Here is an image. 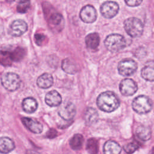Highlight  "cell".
Instances as JSON below:
<instances>
[{
	"mask_svg": "<svg viewBox=\"0 0 154 154\" xmlns=\"http://www.w3.org/2000/svg\"><path fill=\"white\" fill-rule=\"evenodd\" d=\"M98 108L106 112H111L117 109L120 106V100L114 93L110 91L100 93L97 98Z\"/></svg>",
	"mask_w": 154,
	"mask_h": 154,
	"instance_id": "cell-1",
	"label": "cell"
},
{
	"mask_svg": "<svg viewBox=\"0 0 154 154\" xmlns=\"http://www.w3.org/2000/svg\"><path fill=\"white\" fill-rule=\"evenodd\" d=\"M124 28L129 35L133 38H137L142 35L144 25L138 18L132 17L124 21Z\"/></svg>",
	"mask_w": 154,
	"mask_h": 154,
	"instance_id": "cell-2",
	"label": "cell"
},
{
	"mask_svg": "<svg viewBox=\"0 0 154 154\" xmlns=\"http://www.w3.org/2000/svg\"><path fill=\"white\" fill-rule=\"evenodd\" d=\"M125 37L119 34H111L108 35L104 40L105 48L111 52L116 53L123 49L126 46Z\"/></svg>",
	"mask_w": 154,
	"mask_h": 154,
	"instance_id": "cell-3",
	"label": "cell"
},
{
	"mask_svg": "<svg viewBox=\"0 0 154 154\" xmlns=\"http://www.w3.org/2000/svg\"><path fill=\"white\" fill-rule=\"evenodd\" d=\"M132 107L135 112L140 114L149 112L153 107L151 99L146 96L140 95L136 97L132 102Z\"/></svg>",
	"mask_w": 154,
	"mask_h": 154,
	"instance_id": "cell-4",
	"label": "cell"
},
{
	"mask_svg": "<svg viewBox=\"0 0 154 154\" xmlns=\"http://www.w3.org/2000/svg\"><path fill=\"white\" fill-rule=\"evenodd\" d=\"M1 83L7 90L14 91L17 90L20 86L21 79L17 74L13 72H7L1 77Z\"/></svg>",
	"mask_w": 154,
	"mask_h": 154,
	"instance_id": "cell-5",
	"label": "cell"
},
{
	"mask_svg": "<svg viewBox=\"0 0 154 154\" xmlns=\"http://www.w3.org/2000/svg\"><path fill=\"white\" fill-rule=\"evenodd\" d=\"M138 64L136 61L131 58H126L120 61L117 69L120 75L123 76L132 75L137 70Z\"/></svg>",
	"mask_w": 154,
	"mask_h": 154,
	"instance_id": "cell-6",
	"label": "cell"
},
{
	"mask_svg": "<svg viewBox=\"0 0 154 154\" xmlns=\"http://www.w3.org/2000/svg\"><path fill=\"white\" fill-rule=\"evenodd\" d=\"M76 112L75 105L71 102H64L58 108V115L65 120H71L75 117Z\"/></svg>",
	"mask_w": 154,
	"mask_h": 154,
	"instance_id": "cell-7",
	"label": "cell"
},
{
	"mask_svg": "<svg viewBox=\"0 0 154 154\" xmlns=\"http://www.w3.org/2000/svg\"><path fill=\"white\" fill-rule=\"evenodd\" d=\"M119 10L118 4L114 1H106L101 5L100 8V13L106 19H111L116 16Z\"/></svg>",
	"mask_w": 154,
	"mask_h": 154,
	"instance_id": "cell-8",
	"label": "cell"
},
{
	"mask_svg": "<svg viewBox=\"0 0 154 154\" xmlns=\"http://www.w3.org/2000/svg\"><path fill=\"white\" fill-rule=\"evenodd\" d=\"M119 90L120 93L125 96L134 95L138 90L137 84L131 78H125L120 83Z\"/></svg>",
	"mask_w": 154,
	"mask_h": 154,
	"instance_id": "cell-9",
	"label": "cell"
},
{
	"mask_svg": "<svg viewBox=\"0 0 154 154\" xmlns=\"http://www.w3.org/2000/svg\"><path fill=\"white\" fill-rule=\"evenodd\" d=\"M79 17L81 20L85 23H93L96 20L97 12L93 6L91 5H86L81 10Z\"/></svg>",
	"mask_w": 154,
	"mask_h": 154,
	"instance_id": "cell-10",
	"label": "cell"
},
{
	"mask_svg": "<svg viewBox=\"0 0 154 154\" xmlns=\"http://www.w3.org/2000/svg\"><path fill=\"white\" fill-rule=\"evenodd\" d=\"M28 29V25L22 19L14 20L10 25L9 33L13 37H19L23 34Z\"/></svg>",
	"mask_w": 154,
	"mask_h": 154,
	"instance_id": "cell-11",
	"label": "cell"
},
{
	"mask_svg": "<svg viewBox=\"0 0 154 154\" xmlns=\"http://www.w3.org/2000/svg\"><path fill=\"white\" fill-rule=\"evenodd\" d=\"M21 120L25 126L31 132L35 134H40L42 132L43 126L39 122L28 117H22Z\"/></svg>",
	"mask_w": 154,
	"mask_h": 154,
	"instance_id": "cell-12",
	"label": "cell"
},
{
	"mask_svg": "<svg viewBox=\"0 0 154 154\" xmlns=\"http://www.w3.org/2000/svg\"><path fill=\"white\" fill-rule=\"evenodd\" d=\"M45 102L49 106H58L62 102V98L60 94L56 90H52L48 92L45 96Z\"/></svg>",
	"mask_w": 154,
	"mask_h": 154,
	"instance_id": "cell-13",
	"label": "cell"
},
{
	"mask_svg": "<svg viewBox=\"0 0 154 154\" xmlns=\"http://www.w3.org/2000/svg\"><path fill=\"white\" fill-rule=\"evenodd\" d=\"M54 83L52 76L48 73H45L38 77L37 79V85L41 88L46 89L50 88Z\"/></svg>",
	"mask_w": 154,
	"mask_h": 154,
	"instance_id": "cell-14",
	"label": "cell"
},
{
	"mask_svg": "<svg viewBox=\"0 0 154 154\" xmlns=\"http://www.w3.org/2000/svg\"><path fill=\"white\" fill-rule=\"evenodd\" d=\"M22 106L25 112L31 114L34 112L37 109L38 103L34 98L29 97L23 100Z\"/></svg>",
	"mask_w": 154,
	"mask_h": 154,
	"instance_id": "cell-15",
	"label": "cell"
},
{
	"mask_svg": "<svg viewBox=\"0 0 154 154\" xmlns=\"http://www.w3.org/2000/svg\"><path fill=\"white\" fill-rule=\"evenodd\" d=\"M104 154H120L121 147L117 142L109 140L106 141L103 146Z\"/></svg>",
	"mask_w": 154,
	"mask_h": 154,
	"instance_id": "cell-16",
	"label": "cell"
},
{
	"mask_svg": "<svg viewBox=\"0 0 154 154\" xmlns=\"http://www.w3.org/2000/svg\"><path fill=\"white\" fill-rule=\"evenodd\" d=\"M15 147L13 141L8 137L0 138V153H8Z\"/></svg>",
	"mask_w": 154,
	"mask_h": 154,
	"instance_id": "cell-17",
	"label": "cell"
},
{
	"mask_svg": "<svg viewBox=\"0 0 154 154\" xmlns=\"http://www.w3.org/2000/svg\"><path fill=\"white\" fill-rule=\"evenodd\" d=\"M84 119L85 123L87 125H92L96 123L99 119V114L97 110L92 107H88L84 114Z\"/></svg>",
	"mask_w": 154,
	"mask_h": 154,
	"instance_id": "cell-18",
	"label": "cell"
},
{
	"mask_svg": "<svg viewBox=\"0 0 154 154\" xmlns=\"http://www.w3.org/2000/svg\"><path fill=\"white\" fill-rule=\"evenodd\" d=\"M86 46L91 49H96L100 43V37L96 32L88 34L85 39Z\"/></svg>",
	"mask_w": 154,
	"mask_h": 154,
	"instance_id": "cell-19",
	"label": "cell"
},
{
	"mask_svg": "<svg viewBox=\"0 0 154 154\" xmlns=\"http://www.w3.org/2000/svg\"><path fill=\"white\" fill-rule=\"evenodd\" d=\"M61 68L63 71L69 74H75L78 72L76 64L69 58H65L63 60Z\"/></svg>",
	"mask_w": 154,
	"mask_h": 154,
	"instance_id": "cell-20",
	"label": "cell"
},
{
	"mask_svg": "<svg viewBox=\"0 0 154 154\" xmlns=\"http://www.w3.org/2000/svg\"><path fill=\"white\" fill-rule=\"evenodd\" d=\"M136 134L141 140L147 141L150 138L152 132L150 128L141 125L137 128Z\"/></svg>",
	"mask_w": 154,
	"mask_h": 154,
	"instance_id": "cell-21",
	"label": "cell"
},
{
	"mask_svg": "<svg viewBox=\"0 0 154 154\" xmlns=\"http://www.w3.org/2000/svg\"><path fill=\"white\" fill-rule=\"evenodd\" d=\"M153 66L147 65L144 66L141 71V75L143 79L147 81L153 82L154 80V76H153Z\"/></svg>",
	"mask_w": 154,
	"mask_h": 154,
	"instance_id": "cell-22",
	"label": "cell"
},
{
	"mask_svg": "<svg viewBox=\"0 0 154 154\" xmlns=\"http://www.w3.org/2000/svg\"><path fill=\"white\" fill-rule=\"evenodd\" d=\"M84 142V138L81 134H75L70 140V146L73 150H79L81 148Z\"/></svg>",
	"mask_w": 154,
	"mask_h": 154,
	"instance_id": "cell-23",
	"label": "cell"
},
{
	"mask_svg": "<svg viewBox=\"0 0 154 154\" xmlns=\"http://www.w3.org/2000/svg\"><path fill=\"white\" fill-rule=\"evenodd\" d=\"M13 62L11 52L8 51H0V64L4 66H11Z\"/></svg>",
	"mask_w": 154,
	"mask_h": 154,
	"instance_id": "cell-24",
	"label": "cell"
},
{
	"mask_svg": "<svg viewBox=\"0 0 154 154\" xmlns=\"http://www.w3.org/2000/svg\"><path fill=\"white\" fill-rule=\"evenodd\" d=\"M63 20V16L57 12H54L52 13L49 18H48V23L50 25H52V26H60Z\"/></svg>",
	"mask_w": 154,
	"mask_h": 154,
	"instance_id": "cell-25",
	"label": "cell"
},
{
	"mask_svg": "<svg viewBox=\"0 0 154 154\" xmlns=\"http://www.w3.org/2000/svg\"><path fill=\"white\" fill-rule=\"evenodd\" d=\"M86 149L90 154H97L99 150L97 141L95 138H90L87 141Z\"/></svg>",
	"mask_w": 154,
	"mask_h": 154,
	"instance_id": "cell-26",
	"label": "cell"
},
{
	"mask_svg": "<svg viewBox=\"0 0 154 154\" xmlns=\"http://www.w3.org/2000/svg\"><path fill=\"white\" fill-rule=\"evenodd\" d=\"M25 54V50L21 48H17L13 51L11 52L13 61H19L24 57Z\"/></svg>",
	"mask_w": 154,
	"mask_h": 154,
	"instance_id": "cell-27",
	"label": "cell"
},
{
	"mask_svg": "<svg viewBox=\"0 0 154 154\" xmlns=\"http://www.w3.org/2000/svg\"><path fill=\"white\" fill-rule=\"evenodd\" d=\"M29 7V1H20L17 5V11L20 13H25L28 11Z\"/></svg>",
	"mask_w": 154,
	"mask_h": 154,
	"instance_id": "cell-28",
	"label": "cell"
},
{
	"mask_svg": "<svg viewBox=\"0 0 154 154\" xmlns=\"http://www.w3.org/2000/svg\"><path fill=\"white\" fill-rule=\"evenodd\" d=\"M139 147V146L135 143H129L124 146L125 151L128 153L131 154L137 150Z\"/></svg>",
	"mask_w": 154,
	"mask_h": 154,
	"instance_id": "cell-29",
	"label": "cell"
},
{
	"mask_svg": "<svg viewBox=\"0 0 154 154\" xmlns=\"http://www.w3.org/2000/svg\"><path fill=\"white\" fill-rule=\"evenodd\" d=\"M45 38V36L42 34H36L34 35L35 42L38 45H41L43 43Z\"/></svg>",
	"mask_w": 154,
	"mask_h": 154,
	"instance_id": "cell-30",
	"label": "cell"
},
{
	"mask_svg": "<svg viewBox=\"0 0 154 154\" xmlns=\"http://www.w3.org/2000/svg\"><path fill=\"white\" fill-rule=\"evenodd\" d=\"M46 137L49 138H53L57 136V132L54 129H50L46 134Z\"/></svg>",
	"mask_w": 154,
	"mask_h": 154,
	"instance_id": "cell-31",
	"label": "cell"
},
{
	"mask_svg": "<svg viewBox=\"0 0 154 154\" xmlns=\"http://www.w3.org/2000/svg\"><path fill=\"white\" fill-rule=\"evenodd\" d=\"M125 3L130 7H137L140 5L142 1H125Z\"/></svg>",
	"mask_w": 154,
	"mask_h": 154,
	"instance_id": "cell-32",
	"label": "cell"
},
{
	"mask_svg": "<svg viewBox=\"0 0 154 154\" xmlns=\"http://www.w3.org/2000/svg\"><path fill=\"white\" fill-rule=\"evenodd\" d=\"M26 154H40V153L36 152V151H34V150H29L27 151L26 152Z\"/></svg>",
	"mask_w": 154,
	"mask_h": 154,
	"instance_id": "cell-33",
	"label": "cell"
}]
</instances>
